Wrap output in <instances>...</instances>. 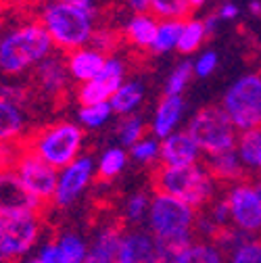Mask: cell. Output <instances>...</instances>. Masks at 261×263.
I'll return each mask as SVG.
<instances>
[{
    "mask_svg": "<svg viewBox=\"0 0 261 263\" xmlns=\"http://www.w3.org/2000/svg\"><path fill=\"white\" fill-rule=\"evenodd\" d=\"M151 184L157 194L178 199L192 209L207 207L215 199V182L209 178L203 165L167 167L157 163L151 172Z\"/></svg>",
    "mask_w": 261,
    "mask_h": 263,
    "instance_id": "6da1fadb",
    "label": "cell"
},
{
    "mask_svg": "<svg viewBox=\"0 0 261 263\" xmlns=\"http://www.w3.org/2000/svg\"><path fill=\"white\" fill-rule=\"evenodd\" d=\"M84 144V132L80 125L71 121H57L48 123L29 136H23L19 142L21 148L36 155L52 170H65L78 159Z\"/></svg>",
    "mask_w": 261,
    "mask_h": 263,
    "instance_id": "7a4b0ae2",
    "label": "cell"
},
{
    "mask_svg": "<svg viewBox=\"0 0 261 263\" xmlns=\"http://www.w3.org/2000/svg\"><path fill=\"white\" fill-rule=\"evenodd\" d=\"M52 50V42L40 21L25 23L0 38V73L19 76L31 65L44 61Z\"/></svg>",
    "mask_w": 261,
    "mask_h": 263,
    "instance_id": "3957f363",
    "label": "cell"
},
{
    "mask_svg": "<svg viewBox=\"0 0 261 263\" xmlns=\"http://www.w3.org/2000/svg\"><path fill=\"white\" fill-rule=\"evenodd\" d=\"M40 23L46 29L50 42L63 52H76L80 48H86L94 34V13L65 3L46 5Z\"/></svg>",
    "mask_w": 261,
    "mask_h": 263,
    "instance_id": "277c9868",
    "label": "cell"
},
{
    "mask_svg": "<svg viewBox=\"0 0 261 263\" xmlns=\"http://www.w3.org/2000/svg\"><path fill=\"white\" fill-rule=\"evenodd\" d=\"M186 134L194 140L199 151L209 157L234 151L236 144V125L221 107H205L188 123Z\"/></svg>",
    "mask_w": 261,
    "mask_h": 263,
    "instance_id": "5b68a950",
    "label": "cell"
},
{
    "mask_svg": "<svg viewBox=\"0 0 261 263\" xmlns=\"http://www.w3.org/2000/svg\"><path fill=\"white\" fill-rule=\"evenodd\" d=\"M223 111L245 132L261 129V76H245L223 96Z\"/></svg>",
    "mask_w": 261,
    "mask_h": 263,
    "instance_id": "8992f818",
    "label": "cell"
},
{
    "mask_svg": "<svg viewBox=\"0 0 261 263\" xmlns=\"http://www.w3.org/2000/svg\"><path fill=\"white\" fill-rule=\"evenodd\" d=\"M40 234L36 213L0 215V263H15L31 251Z\"/></svg>",
    "mask_w": 261,
    "mask_h": 263,
    "instance_id": "52a82bcc",
    "label": "cell"
},
{
    "mask_svg": "<svg viewBox=\"0 0 261 263\" xmlns=\"http://www.w3.org/2000/svg\"><path fill=\"white\" fill-rule=\"evenodd\" d=\"M13 170L19 176V180L23 182V186L34 194L40 203H50V199H54L57 182H59L57 170H52L48 163H44L36 155L21 148L19 142H17V157L13 163Z\"/></svg>",
    "mask_w": 261,
    "mask_h": 263,
    "instance_id": "ba28073f",
    "label": "cell"
},
{
    "mask_svg": "<svg viewBox=\"0 0 261 263\" xmlns=\"http://www.w3.org/2000/svg\"><path fill=\"white\" fill-rule=\"evenodd\" d=\"M194 217H197V213H194L192 207L165 194H155L148 209V223L155 236L190 232L194 226Z\"/></svg>",
    "mask_w": 261,
    "mask_h": 263,
    "instance_id": "9c48e42d",
    "label": "cell"
},
{
    "mask_svg": "<svg viewBox=\"0 0 261 263\" xmlns=\"http://www.w3.org/2000/svg\"><path fill=\"white\" fill-rule=\"evenodd\" d=\"M31 88L44 101H63L69 88V71L63 57L48 54L31 73Z\"/></svg>",
    "mask_w": 261,
    "mask_h": 263,
    "instance_id": "30bf717a",
    "label": "cell"
},
{
    "mask_svg": "<svg viewBox=\"0 0 261 263\" xmlns=\"http://www.w3.org/2000/svg\"><path fill=\"white\" fill-rule=\"evenodd\" d=\"M230 219L240 232H261V196L251 184H236L226 192Z\"/></svg>",
    "mask_w": 261,
    "mask_h": 263,
    "instance_id": "8fae6325",
    "label": "cell"
},
{
    "mask_svg": "<svg viewBox=\"0 0 261 263\" xmlns=\"http://www.w3.org/2000/svg\"><path fill=\"white\" fill-rule=\"evenodd\" d=\"M123 73H125V69H123V63L119 59H113V57L107 59L103 71L94 80H90L78 88V103L82 107L109 103L111 96L123 84Z\"/></svg>",
    "mask_w": 261,
    "mask_h": 263,
    "instance_id": "7c38bea8",
    "label": "cell"
},
{
    "mask_svg": "<svg viewBox=\"0 0 261 263\" xmlns=\"http://www.w3.org/2000/svg\"><path fill=\"white\" fill-rule=\"evenodd\" d=\"M44 203H40L31 194L13 167L0 170V215H13V213H40Z\"/></svg>",
    "mask_w": 261,
    "mask_h": 263,
    "instance_id": "4fadbf2b",
    "label": "cell"
},
{
    "mask_svg": "<svg viewBox=\"0 0 261 263\" xmlns=\"http://www.w3.org/2000/svg\"><path fill=\"white\" fill-rule=\"evenodd\" d=\"M94 174V163L90 157H78L71 165H67L59 174L57 192H54V203L59 207L71 205L78 196L86 190Z\"/></svg>",
    "mask_w": 261,
    "mask_h": 263,
    "instance_id": "5bb4252c",
    "label": "cell"
},
{
    "mask_svg": "<svg viewBox=\"0 0 261 263\" xmlns=\"http://www.w3.org/2000/svg\"><path fill=\"white\" fill-rule=\"evenodd\" d=\"M203 170L209 174V178L223 186H236V184H249L251 176L243 167V163L234 151H228L221 155L207 157L203 161Z\"/></svg>",
    "mask_w": 261,
    "mask_h": 263,
    "instance_id": "9a60e30c",
    "label": "cell"
},
{
    "mask_svg": "<svg viewBox=\"0 0 261 263\" xmlns=\"http://www.w3.org/2000/svg\"><path fill=\"white\" fill-rule=\"evenodd\" d=\"M199 159V146L186 132L170 134L163 138V144L159 146V163L167 167H188L197 165Z\"/></svg>",
    "mask_w": 261,
    "mask_h": 263,
    "instance_id": "2e32d148",
    "label": "cell"
},
{
    "mask_svg": "<svg viewBox=\"0 0 261 263\" xmlns=\"http://www.w3.org/2000/svg\"><path fill=\"white\" fill-rule=\"evenodd\" d=\"M84 263H127L123 251L121 226H109L96 236L94 245L88 249Z\"/></svg>",
    "mask_w": 261,
    "mask_h": 263,
    "instance_id": "e0dca14e",
    "label": "cell"
},
{
    "mask_svg": "<svg viewBox=\"0 0 261 263\" xmlns=\"http://www.w3.org/2000/svg\"><path fill=\"white\" fill-rule=\"evenodd\" d=\"M65 63H67L69 76L73 80L86 84L103 71L107 59H105V54H101L94 48H80L76 52H69L67 59H65Z\"/></svg>",
    "mask_w": 261,
    "mask_h": 263,
    "instance_id": "ac0fdd59",
    "label": "cell"
},
{
    "mask_svg": "<svg viewBox=\"0 0 261 263\" xmlns=\"http://www.w3.org/2000/svg\"><path fill=\"white\" fill-rule=\"evenodd\" d=\"M25 119L17 105L0 96V144H17L23 140Z\"/></svg>",
    "mask_w": 261,
    "mask_h": 263,
    "instance_id": "d6986e66",
    "label": "cell"
},
{
    "mask_svg": "<svg viewBox=\"0 0 261 263\" xmlns=\"http://www.w3.org/2000/svg\"><path fill=\"white\" fill-rule=\"evenodd\" d=\"M157 21L153 15H134L125 23V29H123V40L127 44L136 46L138 50H151L153 42H155V36H157Z\"/></svg>",
    "mask_w": 261,
    "mask_h": 263,
    "instance_id": "ffe728a7",
    "label": "cell"
},
{
    "mask_svg": "<svg viewBox=\"0 0 261 263\" xmlns=\"http://www.w3.org/2000/svg\"><path fill=\"white\" fill-rule=\"evenodd\" d=\"M182 107L184 103L180 96H163L153 119V134L159 138H167L182 115Z\"/></svg>",
    "mask_w": 261,
    "mask_h": 263,
    "instance_id": "44dd1931",
    "label": "cell"
},
{
    "mask_svg": "<svg viewBox=\"0 0 261 263\" xmlns=\"http://www.w3.org/2000/svg\"><path fill=\"white\" fill-rule=\"evenodd\" d=\"M144 98V88L138 82H129V84H121V88L111 96V109L117 115H127L129 111H134Z\"/></svg>",
    "mask_w": 261,
    "mask_h": 263,
    "instance_id": "7402d4cb",
    "label": "cell"
},
{
    "mask_svg": "<svg viewBox=\"0 0 261 263\" xmlns=\"http://www.w3.org/2000/svg\"><path fill=\"white\" fill-rule=\"evenodd\" d=\"M125 163H127V155L121 146H111L103 153L101 161H99V167H96V182H111L115 180L123 167H125Z\"/></svg>",
    "mask_w": 261,
    "mask_h": 263,
    "instance_id": "603a6c76",
    "label": "cell"
},
{
    "mask_svg": "<svg viewBox=\"0 0 261 263\" xmlns=\"http://www.w3.org/2000/svg\"><path fill=\"white\" fill-rule=\"evenodd\" d=\"M194 13L190 0H153L151 3V15L155 19L163 21H182L190 19Z\"/></svg>",
    "mask_w": 261,
    "mask_h": 263,
    "instance_id": "cb8c5ba5",
    "label": "cell"
},
{
    "mask_svg": "<svg viewBox=\"0 0 261 263\" xmlns=\"http://www.w3.org/2000/svg\"><path fill=\"white\" fill-rule=\"evenodd\" d=\"M205 38H207V36H205V25H203V21L190 19V21H186L184 27H182V34H180V38H178L176 48H178V52H182V54H190V52H194V50H197V48L203 44Z\"/></svg>",
    "mask_w": 261,
    "mask_h": 263,
    "instance_id": "d4e9b609",
    "label": "cell"
},
{
    "mask_svg": "<svg viewBox=\"0 0 261 263\" xmlns=\"http://www.w3.org/2000/svg\"><path fill=\"white\" fill-rule=\"evenodd\" d=\"M176 263H223V253L211 242H192Z\"/></svg>",
    "mask_w": 261,
    "mask_h": 263,
    "instance_id": "484cf974",
    "label": "cell"
},
{
    "mask_svg": "<svg viewBox=\"0 0 261 263\" xmlns=\"http://www.w3.org/2000/svg\"><path fill=\"white\" fill-rule=\"evenodd\" d=\"M182 27H184L182 21H163L157 27V36H155V42L151 46V52L161 54V52H167L170 48H174L178 44L180 34H182Z\"/></svg>",
    "mask_w": 261,
    "mask_h": 263,
    "instance_id": "4316f807",
    "label": "cell"
},
{
    "mask_svg": "<svg viewBox=\"0 0 261 263\" xmlns=\"http://www.w3.org/2000/svg\"><path fill=\"white\" fill-rule=\"evenodd\" d=\"M261 155V129H249L238 140V159L249 167H257Z\"/></svg>",
    "mask_w": 261,
    "mask_h": 263,
    "instance_id": "83f0119b",
    "label": "cell"
},
{
    "mask_svg": "<svg viewBox=\"0 0 261 263\" xmlns=\"http://www.w3.org/2000/svg\"><path fill=\"white\" fill-rule=\"evenodd\" d=\"M57 247L63 253V257L67 259V263H84L86 253H88L86 242L76 234H63L57 240Z\"/></svg>",
    "mask_w": 261,
    "mask_h": 263,
    "instance_id": "f1b7e54d",
    "label": "cell"
},
{
    "mask_svg": "<svg viewBox=\"0 0 261 263\" xmlns=\"http://www.w3.org/2000/svg\"><path fill=\"white\" fill-rule=\"evenodd\" d=\"M117 134H119V140L123 146H129L132 148L136 142L142 140V134H144V123L140 117L136 115H129V117H123L121 123H119V129H117Z\"/></svg>",
    "mask_w": 261,
    "mask_h": 263,
    "instance_id": "f546056e",
    "label": "cell"
},
{
    "mask_svg": "<svg viewBox=\"0 0 261 263\" xmlns=\"http://www.w3.org/2000/svg\"><path fill=\"white\" fill-rule=\"evenodd\" d=\"M111 113H113L111 105L109 103H101V105H92V107H82L80 113H78V119L86 127H99L111 117Z\"/></svg>",
    "mask_w": 261,
    "mask_h": 263,
    "instance_id": "4dcf8cb0",
    "label": "cell"
},
{
    "mask_svg": "<svg viewBox=\"0 0 261 263\" xmlns=\"http://www.w3.org/2000/svg\"><path fill=\"white\" fill-rule=\"evenodd\" d=\"M230 263H261V236L249 238L230 253Z\"/></svg>",
    "mask_w": 261,
    "mask_h": 263,
    "instance_id": "1f68e13d",
    "label": "cell"
},
{
    "mask_svg": "<svg viewBox=\"0 0 261 263\" xmlns=\"http://www.w3.org/2000/svg\"><path fill=\"white\" fill-rule=\"evenodd\" d=\"M192 71H194L192 63H182V65H178V67L174 69V73L167 78V84H165V96H178V94L184 90V86L188 84Z\"/></svg>",
    "mask_w": 261,
    "mask_h": 263,
    "instance_id": "d6a6232c",
    "label": "cell"
},
{
    "mask_svg": "<svg viewBox=\"0 0 261 263\" xmlns=\"http://www.w3.org/2000/svg\"><path fill=\"white\" fill-rule=\"evenodd\" d=\"M146 213H148V199H146V194L138 192L134 196H129V201L125 205V217H127V221L138 223V221H142V217Z\"/></svg>",
    "mask_w": 261,
    "mask_h": 263,
    "instance_id": "836d02e7",
    "label": "cell"
},
{
    "mask_svg": "<svg viewBox=\"0 0 261 263\" xmlns=\"http://www.w3.org/2000/svg\"><path fill=\"white\" fill-rule=\"evenodd\" d=\"M129 153H132V157L138 163H155V159L159 157V144L155 140L146 138V140L136 142L132 148H129Z\"/></svg>",
    "mask_w": 261,
    "mask_h": 263,
    "instance_id": "e575fe53",
    "label": "cell"
},
{
    "mask_svg": "<svg viewBox=\"0 0 261 263\" xmlns=\"http://www.w3.org/2000/svg\"><path fill=\"white\" fill-rule=\"evenodd\" d=\"M36 259H38V263H67V259H65L63 253L59 251L57 242L44 245L42 251H40V255H38Z\"/></svg>",
    "mask_w": 261,
    "mask_h": 263,
    "instance_id": "d590c367",
    "label": "cell"
},
{
    "mask_svg": "<svg viewBox=\"0 0 261 263\" xmlns=\"http://www.w3.org/2000/svg\"><path fill=\"white\" fill-rule=\"evenodd\" d=\"M215 65H217V54H215V52H205V54L197 61V65H194V73L201 76V78H205V76H209V73L215 69Z\"/></svg>",
    "mask_w": 261,
    "mask_h": 263,
    "instance_id": "8d00e7d4",
    "label": "cell"
},
{
    "mask_svg": "<svg viewBox=\"0 0 261 263\" xmlns=\"http://www.w3.org/2000/svg\"><path fill=\"white\" fill-rule=\"evenodd\" d=\"M57 3H65V5H71V7H78V9H84V11H90L96 15V7H94V0H57Z\"/></svg>",
    "mask_w": 261,
    "mask_h": 263,
    "instance_id": "74e56055",
    "label": "cell"
},
{
    "mask_svg": "<svg viewBox=\"0 0 261 263\" xmlns=\"http://www.w3.org/2000/svg\"><path fill=\"white\" fill-rule=\"evenodd\" d=\"M151 3L153 0H127V7L136 11V15H144L146 11H151Z\"/></svg>",
    "mask_w": 261,
    "mask_h": 263,
    "instance_id": "f35d334b",
    "label": "cell"
},
{
    "mask_svg": "<svg viewBox=\"0 0 261 263\" xmlns=\"http://www.w3.org/2000/svg\"><path fill=\"white\" fill-rule=\"evenodd\" d=\"M215 15H217V19H234V17L238 15V7L228 3V5H223Z\"/></svg>",
    "mask_w": 261,
    "mask_h": 263,
    "instance_id": "ab89813d",
    "label": "cell"
},
{
    "mask_svg": "<svg viewBox=\"0 0 261 263\" xmlns=\"http://www.w3.org/2000/svg\"><path fill=\"white\" fill-rule=\"evenodd\" d=\"M249 11L253 15H257V17H261V3H259V0H253V3L249 5Z\"/></svg>",
    "mask_w": 261,
    "mask_h": 263,
    "instance_id": "60d3db41",
    "label": "cell"
},
{
    "mask_svg": "<svg viewBox=\"0 0 261 263\" xmlns=\"http://www.w3.org/2000/svg\"><path fill=\"white\" fill-rule=\"evenodd\" d=\"M205 3V0H190V5H192V9H199L201 5Z\"/></svg>",
    "mask_w": 261,
    "mask_h": 263,
    "instance_id": "b9f144b4",
    "label": "cell"
},
{
    "mask_svg": "<svg viewBox=\"0 0 261 263\" xmlns=\"http://www.w3.org/2000/svg\"><path fill=\"white\" fill-rule=\"evenodd\" d=\"M255 190H257V194H259V196H261V180H259V182H257V184H255Z\"/></svg>",
    "mask_w": 261,
    "mask_h": 263,
    "instance_id": "7bdbcfd3",
    "label": "cell"
},
{
    "mask_svg": "<svg viewBox=\"0 0 261 263\" xmlns=\"http://www.w3.org/2000/svg\"><path fill=\"white\" fill-rule=\"evenodd\" d=\"M257 167H259V172H261V155H259V163H257Z\"/></svg>",
    "mask_w": 261,
    "mask_h": 263,
    "instance_id": "ee69618b",
    "label": "cell"
},
{
    "mask_svg": "<svg viewBox=\"0 0 261 263\" xmlns=\"http://www.w3.org/2000/svg\"><path fill=\"white\" fill-rule=\"evenodd\" d=\"M27 263H38V259H29V261H27Z\"/></svg>",
    "mask_w": 261,
    "mask_h": 263,
    "instance_id": "f6af8a7d",
    "label": "cell"
},
{
    "mask_svg": "<svg viewBox=\"0 0 261 263\" xmlns=\"http://www.w3.org/2000/svg\"><path fill=\"white\" fill-rule=\"evenodd\" d=\"M259 76H261V69H259Z\"/></svg>",
    "mask_w": 261,
    "mask_h": 263,
    "instance_id": "bcb514c9",
    "label": "cell"
}]
</instances>
